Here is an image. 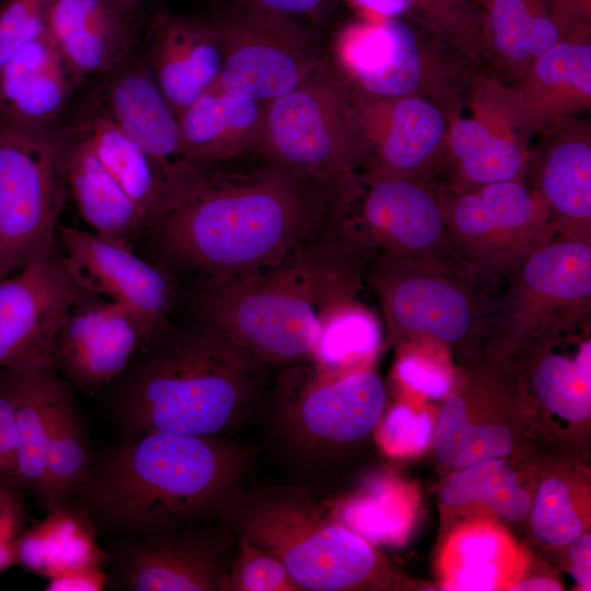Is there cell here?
Segmentation results:
<instances>
[{
  "label": "cell",
  "instance_id": "1",
  "mask_svg": "<svg viewBox=\"0 0 591 591\" xmlns=\"http://www.w3.org/2000/svg\"><path fill=\"white\" fill-rule=\"evenodd\" d=\"M331 222L325 189L265 161L252 174L213 172L153 228L172 262L224 278L278 265Z\"/></svg>",
  "mask_w": 591,
  "mask_h": 591
},
{
  "label": "cell",
  "instance_id": "2",
  "mask_svg": "<svg viewBox=\"0 0 591 591\" xmlns=\"http://www.w3.org/2000/svg\"><path fill=\"white\" fill-rule=\"evenodd\" d=\"M250 455L221 436L147 432L92 464L72 498L108 530L141 537L223 518Z\"/></svg>",
  "mask_w": 591,
  "mask_h": 591
},
{
  "label": "cell",
  "instance_id": "3",
  "mask_svg": "<svg viewBox=\"0 0 591 591\" xmlns=\"http://www.w3.org/2000/svg\"><path fill=\"white\" fill-rule=\"evenodd\" d=\"M367 262L332 229L273 267L206 278L197 312L267 366L308 362L331 311L358 300Z\"/></svg>",
  "mask_w": 591,
  "mask_h": 591
},
{
  "label": "cell",
  "instance_id": "4",
  "mask_svg": "<svg viewBox=\"0 0 591 591\" xmlns=\"http://www.w3.org/2000/svg\"><path fill=\"white\" fill-rule=\"evenodd\" d=\"M266 363L218 328L167 333L130 372L118 398L130 437L147 432L220 436L254 408Z\"/></svg>",
  "mask_w": 591,
  "mask_h": 591
},
{
  "label": "cell",
  "instance_id": "5",
  "mask_svg": "<svg viewBox=\"0 0 591 591\" xmlns=\"http://www.w3.org/2000/svg\"><path fill=\"white\" fill-rule=\"evenodd\" d=\"M223 519L273 552L300 591H344L378 576L371 543L344 524L328 502L306 488L278 486L242 493Z\"/></svg>",
  "mask_w": 591,
  "mask_h": 591
},
{
  "label": "cell",
  "instance_id": "6",
  "mask_svg": "<svg viewBox=\"0 0 591 591\" xmlns=\"http://www.w3.org/2000/svg\"><path fill=\"white\" fill-rule=\"evenodd\" d=\"M364 278L389 343L426 337L445 345L489 333L505 282L460 257L368 260Z\"/></svg>",
  "mask_w": 591,
  "mask_h": 591
},
{
  "label": "cell",
  "instance_id": "7",
  "mask_svg": "<svg viewBox=\"0 0 591 591\" xmlns=\"http://www.w3.org/2000/svg\"><path fill=\"white\" fill-rule=\"evenodd\" d=\"M265 161L315 183L332 201L362 172L352 94L331 65L265 104L257 149Z\"/></svg>",
  "mask_w": 591,
  "mask_h": 591
},
{
  "label": "cell",
  "instance_id": "8",
  "mask_svg": "<svg viewBox=\"0 0 591 591\" xmlns=\"http://www.w3.org/2000/svg\"><path fill=\"white\" fill-rule=\"evenodd\" d=\"M386 391L370 369L335 371L308 361L279 374L271 428L281 449L308 465L370 434L381 421Z\"/></svg>",
  "mask_w": 591,
  "mask_h": 591
},
{
  "label": "cell",
  "instance_id": "9",
  "mask_svg": "<svg viewBox=\"0 0 591 591\" xmlns=\"http://www.w3.org/2000/svg\"><path fill=\"white\" fill-rule=\"evenodd\" d=\"M69 135L60 124L32 131L0 123V280L57 252Z\"/></svg>",
  "mask_w": 591,
  "mask_h": 591
},
{
  "label": "cell",
  "instance_id": "10",
  "mask_svg": "<svg viewBox=\"0 0 591 591\" xmlns=\"http://www.w3.org/2000/svg\"><path fill=\"white\" fill-rule=\"evenodd\" d=\"M332 227L368 260L462 258L449 232L443 187L429 179L361 172L334 206Z\"/></svg>",
  "mask_w": 591,
  "mask_h": 591
},
{
  "label": "cell",
  "instance_id": "11",
  "mask_svg": "<svg viewBox=\"0 0 591 591\" xmlns=\"http://www.w3.org/2000/svg\"><path fill=\"white\" fill-rule=\"evenodd\" d=\"M210 18L222 49L218 85L241 99L266 104L298 88L326 60L316 32L246 0Z\"/></svg>",
  "mask_w": 591,
  "mask_h": 591
},
{
  "label": "cell",
  "instance_id": "12",
  "mask_svg": "<svg viewBox=\"0 0 591 591\" xmlns=\"http://www.w3.org/2000/svg\"><path fill=\"white\" fill-rule=\"evenodd\" d=\"M443 202L457 254L505 283L529 255L557 239L545 204L523 179L443 187Z\"/></svg>",
  "mask_w": 591,
  "mask_h": 591
},
{
  "label": "cell",
  "instance_id": "13",
  "mask_svg": "<svg viewBox=\"0 0 591 591\" xmlns=\"http://www.w3.org/2000/svg\"><path fill=\"white\" fill-rule=\"evenodd\" d=\"M591 308V243L555 239L508 277L490 334L508 339L554 335L587 321Z\"/></svg>",
  "mask_w": 591,
  "mask_h": 591
},
{
  "label": "cell",
  "instance_id": "14",
  "mask_svg": "<svg viewBox=\"0 0 591 591\" xmlns=\"http://www.w3.org/2000/svg\"><path fill=\"white\" fill-rule=\"evenodd\" d=\"M67 268L77 285L128 309L154 345L169 329L176 296L170 274L137 256L130 244L59 225Z\"/></svg>",
  "mask_w": 591,
  "mask_h": 591
},
{
  "label": "cell",
  "instance_id": "15",
  "mask_svg": "<svg viewBox=\"0 0 591 591\" xmlns=\"http://www.w3.org/2000/svg\"><path fill=\"white\" fill-rule=\"evenodd\" d=\"M103 78L96 101L153 161L178 204L213 172L187 153L177 116L141 56L136 53L119 69Z\"/></svg>",
  "mask_w": 591,
  "mask_h": 591
},
{
  "label": "cell",
  "instance_id": "16",
  "mask_svg": "<svg viewBox=\"0 0 591 591\" xmlns=\"http://www.w3.org/2000/svg\"><path fill=\"white\" fill-rule=\"evenodd\" d=\"M237 536L208 522L141 537L117 551L118 587L131 591H220Z\"/></svg>",
  "mask_w": 591,
  "mask_h": 591
},
{
  "label": "cell",
  "instance_id": "17",
  "mask_svg": "<svg viewBox=\"0 0 591 591\" xmlns=\"http://www.w3.org/2000/svg\"><path fill=\"white\" fill-rule=\"evenodd\" d=\"M152 346L128 309L81 289L57 326L51 361L70 386L92 395Z\"/></svg>",
  "mask_w": 591,
  "mask_h": 591
},
{
  "label": "cell",
  "instance_id": "18",
  "mask_svg": "<svg viewBox=\"0 0 591 591\" xmlns=\"http://www.w3.org/2000/svg\"><path fill=\"white\" fill-rule=\"evenodd\" d=\"M351 94L362 172L432 181L449 129L441 109L418 94Z\"/></svg>",
  "mask_w": 591,
  "mask_h": 591
},
{
  "label": "cell",
  "instance_id": "19",
  "mask_svg": "<svg viewBox=\"0 0 591 591\" xmlns=\"http://www.w3.org/2000/svg\"><path fill=\"white\" fill-rule=\"evenodd\" d=\"M332 51V68L352 93L398 97L418 94L424 82V49L405 19L348 23L337 33Z\"/></svg>",
  "mask_w": 591,
  "mask_h": 591
},
{
  "label": "cell",
  "instance_id": "20",
  "mask_svg": "<svg viewBox=\"0 0 591 591\" xmlns=\"http://www.w3.org/2000/svg\"><path fill=\"white\" fill-rule=\"evenodd\" d=\"M81 288L61 253L39 257L0 280V369L48 354L57 326Z\"/></svg>",
  "mask_w": 591,
  "mask_h": 591
},
{
  "label": "cell",
  "instance_id": "21",
  "mask_svg": "<svg viewBox=\"0 0 591 591\" xmlns=\"http://www.w3.org/2000/svg\"><path fill=\"white\" fill-rule=\"evenodd\" d=\"M141 58L176 116L218 84L222 70L220 38L211 18L165 8L152 19Z\"/></svg>",
  "mask_w": 591,
  "mask_h": 591
},
{
  "label": "cell",
  "instance_id": "22",
  "mask_svg": "<svg viewBox=\"0 0 591 591\" xmlns=\"http://www.w3.org/2000/svg\"><path fill=\"white\" fill-rule=\"evenodd\" d=\"M558 124L528 159L529 186L545 204L557 237L591 243L590 137L586 127Z\"/></svg>",
  "mask_w": 591,
  "mask_h": 591
},
{
  "label": "cell",
  "instance_id": "23",
  "mask_svg": "<svg viewBox=\"0 0 591 591\" xmlns=\"http://www.w3.org/2000/svg\"><path fill=\"white\" fill-rule=\"evenodd\" d=\"M80 83L46 31L0 67V123L32 131L53 128Z\"/></svg>",
  "mask_w": 591,
  "mask_h": 591
},
{
  "label": "cell",
  "instance_id": "24",
  "mask_svg": "<svg viewBox=\"0 0 591 591\" xmlns=\"http://www.w3.org/2000/svg\"><path fill=\"white\" fill-rule=\"evenodd\" d=\"M0 380L10 393L14 408L15 484L31 493L42 507L53 414L70 384L56 371L48 354L34 355L0 369Z\"/></svg>",
  "mask_w": 591,
  "mask_h": 591
},
{
  "label": "cell",
  "instance_id": "25",
  "mask_svg": "<svg viewBox=\"0 0 591 591\" xmlns=\"http://www.w3.org/2000/svg\"><path fill=\"white\" fill-rule=\"evenodd\" d=\"M47 32L81 82L116 71L136 54L137 33L108 0H51Z\"/></svg>",
  "mask_w": 591,
  "mask_h": 591
},
{
  "label": "cell",
  "instance_id": "26",
  "mask_svg": "<svg viewBox=\"0 0 591 591\" xmlns=\"http://www.w3.org/2000/svg\"><path fill=\"white\" fill-rule=\"evenodd\" d=\"M590 24L570 28L523 74L517 90L521 113L541 123L587 109L591 102Z\"/></svg>",
  "mask_w": 591,
  "mask_h": 591
},
{
  "label": "cell",
  "instance_id": "27",
  "mask_svg": "<svg viewBox=\"0 0 591 591\" xmlns=\"http://www.w3.org/2000/svg\"><path fill=\"white\" fill-rule=\"evenodd\" d=\"M264 111L265 104L241 99L216 84L177 116L187 153L209 167L257 151Z\"/></svg>",
  "mask_w": 591,
  "mask_h": 591
},
{
  "label": "cell",
  "instance_id": "28",
  "mask_svg": "<svg viewBox=\"0 0 591 591\" xmlns=\"http://www.w3.org/2000/svg\"><path fill=\"white\" fill-rule=\"evenodd\" d=\"M151 227L176 204L166 179L147 153L111 118L95 97L71 125Z\"/></svg>",
  "mask_w": 591,
  "mask_h": 591
},
{
  "label": "cell",
  "instance_id": "29",
  "mask_svg": "<svg viewBox=\"0 0 591 591\" xmlns=\"http://www.w3.org/2000/svg\"><path fill=\"white\" fill-rule=\"evenodd\" d=\"M66 177L69 193L93 232L130 244L131 239L151 227L72 126L66 151Z\"/></svg>",
  "mask_w": 591,
  "mask_h": 591
},
{
  "label": "cell",
  "instance_id": "30",
  "mask_svg": "<svg viewBox=\"0 0 591 591\" xmlns=\"http://www.w3.org/2000/svg\"><path fill=\"white\" fill-rule=\"evenodd\" d=\"M108 558L96 542L94 521L72 501L47 511L15 542V565L46 580L77 569L103 567Z\"/></svg>",
  "mask_w": 591,
  "mask_h": 591
},
{
  "label": "cell",
  "instance_id": "31",
  "mask_svg": "<svg viewBox=\"0 0 591 591\" xmlns=\"http://www.w3.org/2000/svg\"><path fill=\"white\" fill-rule=\"evenodd\" d=\"M569 30L553 0H488L483 8L482 43L524 72Z\"/></svg>",
  "mask_w": 591,
  "mask_h": 591
},
{
  "label": "cell",
  "instance_id": "32",
  "mask_svg": "<svg viewBox=\"0 0 591 591\" xmlns=\"http://www.w3.org/2000/svg\"><path fill=\"white\" fill-rule=\"evenodd\" d=\"M447 146L454 179L445 188L464 189L524 177L529 158L522 146L510 131L494 128L484 118L454 120L448 129Z\"/></svg>",
  "mask_w": 591,
  "mask_h": 591
},
{
  "label": "cell",
  "instance_id": "33",
  "mask_svg": "<svg viewBox=\"0 0 591 591\" xmlns=\"http://www.w3.org/2000/svg\"><path fill=\"white\" fill-rule=\"evenodd\" d=\"M91 465L86 431L68 386L53 414L40 508L47 512L71 501Z\"/></svg>",
  "mask_w": 591,
  "mask_h": 591
},
{
  "label": "cell",
  "instance_id": "34",
  "mask_svg": "<svg viewBox=\"0 0 591 591\" xmlns=\"http://www.w3.org/2000/svg\"><path fill=\"white\" fill-rule=\"evenodd\" d=\"M383 341L375 316L358 300L326 316L312 362L335 371L370 369Z\"/></svg>",
  "mask_w": 591,
  "mask_h": 591
},
{
  "label": "cell",
  "instance_id": "35",
  "mask_svg": "<svg viewBox=\"0 0 591 591\" xmlns=\"http://www.w3.org/2000/svg\"><path fill=\"white\" fill-rule=\"evenodd\" d=\"M432 438L438 457L454 468L501 459L511 450L509 430L500 425H472L459 395H451L443 405Z\"/></svg>",
  "mask_w": 591,
  "mask_h": 591
},
{
  "label": "cell",
  "instance_id": "36",
  "mask_svg": "<svg viewBox=\"0 0 591 591\" xmlns=\"http://www.w3.org/2000/svg\"><path fill=\"white\" fill-rule=\"evenodd\" d=\"M441 500L451 507L484 503L511 522L522 520L530 509L528 493L518 485L514 472L501 459L480 462L452 474L441 490Z\"/></svg>",
  "mask_w": 591,
  "mask_h": 591
},
{
  "label": "cell",
  "instance_id": "37",
  "mask_svg": "<svg viewBox=\"0 0 591 591\" xmlns=\"http://www.w3.org/2000/svg\"><path fill=\"white\" fill-rule=\"evenodd\" d=\"M533 387L541 403L561 418L580 422L591 414V343L575 360L549 354L533 372Z\"/></svg>",
  "mask_w": 591,
  "mask_h": 591
},
{
  "label": "cell",
  "instance_id": "38",
  "mask_svg": "<svg viewBox=\"0 0 591 591\" xmlns=\"http://www.w3.org/2000/svg\"><path fill=\"white\" fill-rule=\"evenodd\" d=\"M220 591H300L282 561L267 548L237 535Z\"/></svg>",
  "mask_w": 591,
  "mask_h": 591
},
{
  "label": "cell",
  "instance_id": "39",
  "mask_svg": "<svg viewBox=\"0 0 591 591\" xmlns=\"http://www.w3.org/2000/svg\"><path fill=\"white\" fill-rule=\"evenodd\" d=\"M532 529L540 541L549 545H568L581 536L583 525L563 480L551 478L541 485L533 506Z\"/></svg>",
  "mask_w": 591,
  "mask_h": 591
},
{
  "label": "cell",
  "instance_id": "40",
  "mask_svg": "<svg viewBox=\"0 0 591 591\" xmlns=\"http://www.w3.org/2000/svg\"><path fill=\"white\" fill-rule=\"evenodd\" d=\"M338 515L346 526L370 543L394 542L408 528L405 512L385 490L351 502Z\"/></svg>",
  "mask_w": 591,
  "mask_h": 591
},
{
  "label": "cell",
  "instance_id": "41",
  "mask_svg": "<svg viewBox=\"0 0 591 591\" xmlns=\"http://www.w3.org/2000/svg\"><path fill=\"white\" fill-rule=\"evenodd\" d=\"M414 16L437 35L462 46L483 38V11L468 0H413Z\"/></svg>",
  "mask_w": 591,
  "mask_h": 591
},
{
  "label": "cell",
  "instance_id": "42",
  "mask_svg": "<svg viewBox=\"0 0 591 591\" xmlns=\"http://www.w3.org/2000/svg\"><path fill=\"white\" fill-rule=\"evenodd\" d=\"M51 0H4L0 4V67L47 31Z\"/></svg>",
  "mask_w": 591,
  "mask_h": 591
},
{
  "label": "cell",
  "instance_id": "43",
  "mask_svg": "<svg viewBox=\"0 0 591 591\" xmlns=\"http://www.w3.org/2000/svg\"><path fill=\"white\" fill-rule=\"evenodd\" d=\"M431 438L430 416L424 412L415 413L405 405L391 409L378 430L380 445L384 452L393 456L418 454L428 447Z\"/></svg>",
  "mask_w": 591,
  "mask_h": 591
},
{
  "label": "cell",
  "instance_id": "44",
  "mask_svg": "<svg viewBox=\"0 0 591 591\" xmlns=\"http://www.w3.org/2000/svg\"><path fill=\"white\" fill-rule=\"evenodd\" d=\"M23 493L13 483L0 482V576L15 565V542L27 517Z\"/></svg>",
  "mask_w": 591,
  "mask_h": 591
},
{
  "label": "cell",
  "instance_id": "45",
  "mask_svg": "<svg viewBox=\"0 0 591 591\" xmlns=\"http://www.w3.org/2000/svg\"><path fill=\"white\" fill-rule=\"evenodd\" d=\"M398 379L409 389L432 398L445 396L451 379L441 368L416 356H405L396 366Z\"/></svg>",
  "mask_w": 591,
  "mask_h": 591
},
{
  "label": "cell",
  "instance_id": "46",
  "mask_svg": "<svg viewBox=\"0 0 591 591\" xmlns=\"http://www.w3.org/2000/svg\"><path fill=\"white\" fill-rule=\"evenodd\" d=\"M268 12L291 19L316 32L329 19L338 0H246Z\"/></svg>",
  "mask_w": 591,
  "mask_h": 591
},
{
  "label": "cell",
  "instance_id": "47",
  "mask_svg": "<svg viewBox=\"0 0 591 591\" xmlns=\"http://www.w3.org/2000/svg\"><path fill=\"white\" fill-rule=\"evenodd\" d=\"M16 452L13 402L8 389L0 380V482L15 484Z\"/></svg>",
  "mask_w": 591,
  "mask_h": 591
},
{
  "label": "cell",
  "instance_id": "48",
  "mask_svg": "<svg viewBox=\"0 0 591 591\" xmlns=\"http://www.w3.org/2000/svg\"><path fill=\"white\" fill-rule=\"evenodd\" d=\"M108 579L103 567L82 568L47 579L45 590L100 591L107 584Z\"/></svg>",
  "mask_w": 591,
  "mask_h": 591
},
{
  "label": "cell",
  "instance_id": "49",
  "mask_svg": "<svg viewBox=\"0 0 591 591\" xmlns=\"http://www.w3.org/2000/svg\"><path fill=\"white\" fill-rule=\"evenodd\" d=\"M362 20H389L414 16L413 0H346Z\"/></svg>",
  "mask_w": 591,
  "mask_h": 591
},
{
  "label": "cell",
  "instance_id": "50",
  "mask_svg": "<svg viewBox=\"0 0 591 591\" xmlns=\"http://www.w3.org/2000/svg\"><path fill=\"white\" fill-rule=\"evenodd\" d=\"M497 567L491 561H465L457 572L451 589L486 591L493 590L497 579Z\"/></svg>",
  "mask_w": 591,
  "mask_h": 591
},
{
  "label": "cell",
  "instance_id": "51",
  "mask_svg": "<svg viewBox=\"0 0 591 591\" xmlns=\"http://www.w3.org/2000/svg\"><path fill=\"white\" fill-rule=\"evenodd\" d=\"M497 549L498 541L490 533L470 534L459 545V552L465 561H491Z\"/></svg>",
  "mask_w": 591,
  "mask_h": 591
},
{
  "label": "cell",
  "instance_id": "52",
  "mask_svg": "<svg viewBox=\"0 0 591 591\" xmlns=\"http://www.w3.org/2000/svg\"><path fill=\"white\" fill-rule=\"evenodd\" d=\"M569 556L572 560L571 575L577 583L584 590H590L591 576H590V554H591V537L586 535L579 537L571 543Z\"/></svg>",
  "mask_w": 591,
  "mask_h": 591
},
{
  "label": "cell",
  "instance_id": "53",
  "mask_svg": "<svg viewBox=\"0 0 591 591\" xmlns=\"http://www.w3.org/2000/svg\"><path fill=\"white\" fill-rule=\"evenodd\" d=\"M126 23L138 33L146 0H108Z\"/></svg>",
  "mask_w": 591,
  "mask_h": 591
},
{
  "label": "cell",
  "instance_id": "54",
  "mask_svg": "<svg viewBox=\"0 0 591 591\" xmlns=\"http://www.w3.org/2000/svg\"><path fill=\"white\" fill-rule=\"evenodd\" d=\"M513 590H553L558 591L560 590V587L557 582L554 580L547 579V578H537V579H531L528 581H524L513 588Z\"/></svg>",
  "mask_w": 591,
  "mask_h": 591
},
{
  "label": "cell",
  "instance_id": "55",
  "mask_svg": "<svg viewBox=\"0 0 591 591\" xmlns=\"http://www.w3.org/2000/svg\"><path fill=\"white\" fill-rule=\"evenodd\" d=\"M468 1H471V2H472V1H475V2H477L478 4H480L482 8H484V5L487 3L488 0H468Z\"/></svg>",
  "mask_w": 591,
  "mask_h": 591
},
{
  "label": "cell",
  "instance_id": "56",
  "mask_svg": "<svg viewBox=\"0 0 591 591\" xmlns=\"http://www.w3.org/2000/svg\"><path fill=\"white\" fill-rule=\"evenodd\" d=\"M157 1H166V0H157Z\"/></svg>",
  "mask_w": 591,
  "mask_h": 591
}]
</instances>
